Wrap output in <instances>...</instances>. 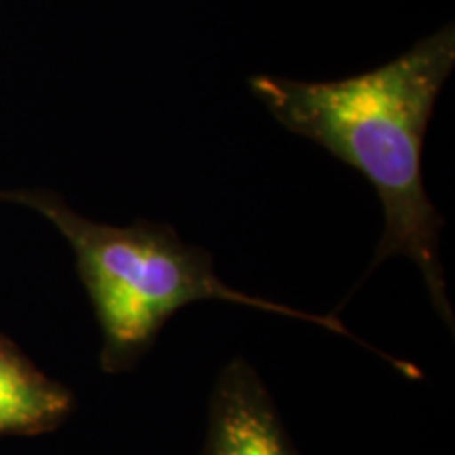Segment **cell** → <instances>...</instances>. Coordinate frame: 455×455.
<instances>
[{
    "label": "cell",
    "mask_w": 455,
    "mask_h": 455,
    "mask_svg": "<svg viewBox=\"0 0 455 455\" xmlns=\"http://www.w3.org/2000/svg\"><path fill=\"white\" fill-rule=\"evenodd\" d=\"M0 201L24 204L49 220L70 244L101 338L100 363L106 373L131 371L152 348L175 312L198 301L220 299L312 323L341 338H355L333 315H315L249 295L215 275L213 255L181 236L167 224L138 220L129 226L100 224L84 218L51 190H0ZM371 348L398 373H411V363Z\"/></svg>",
    "instance_id": "cell-2"
},
{
    "label": "cell",
    "mask_w": 455,
    "mask_h": 455,
    "mask_svg": "<svg viewBox=\"0 0 455 455\" xmlns=\"http://www.w3.org/2000/svg\"><path fill=\"white\" fill-rule=\"evenodd\" d=\"M455 66V30L441 28L375 70L339 81L258 74L249 89L295 135L350 164L378 192L384 232L371 268L405 255L422 272L435 310L451 329L453 308L439 258L445 220L424 186L422 150L443 84Z\"/></svg>",
    "instance_id": "cell-1"
},
{
    "label": "cell",
    "mask_w": 455,
    "mask_h": 455,
    "mask_svg": "<svg viewBox=\"0 0 455 455\" xmlns=\"http://www.w3.org/2000/svg\"><path fill=\"white\" fill-rule=\"evenodd\" d=\"M203 455H299L275 398L243 358H235L215 379Z\"/></svg>",
    "instance_id": "cell-3"
},
{
    "label": "cell",
    "mask_w": 455,
    "mask_h": 455,
    "mask_svg": "<svg viewBox=\"0 0 455 455\" xmlns=\"http://www.w3.org/2000/svg\"><path fill=\"white\" fill-rule=\"evenodd\" d=\"M74 407L72 392L0 333V439L53 432L70 418Z\"/></svg>",
    "instance_id": "cell-4"
}]
</instances>
